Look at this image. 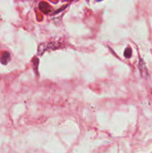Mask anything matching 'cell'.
<instances>
[{"label":"cell","mask_w":152,"mask_h":153,"mask_svg":"<svg viewBox=\"0 0 152 153\" xmlns=\"http://www.w3.org/2000/svg\"><path fill=\"white\" fill-rule=\"evenodd\" d=\"M131 53H132V50L130 47L126 48V49L125 50V53H124V55H125V58H130L131 56Z\"/></svg>","instance_id":"obj_3"},{"label":"cell","mask_w":152,"mask_h":153,"mask_svg":"<svg viewBox=\"0 0 152 153\" xmlns=\"http://www.w3.org/2000/svg\"><path fill=\"white\" fill-rule=\"evenodd\" d=\"M10 54H9L8 52H4L3 55H1V62L3 64H7L8 61H10Z\"/></svg>","instance_id":"obj_2"},{"label":"cell","mask_w":152,"mask_h":153,"mask_svg":"<svg viewBox=\"0 0 152 153\" xmlns=\"http://www.w3.org/2000/svg\"><path fill=\"white\" fill-rule=\"evenodd\" d=\"M39 7H40V10L45 13H48L49 11H50V7H49V5L47 4V3L44 2V1H42V2L40 3V4H39Z\"/></svg>","instance_id":"obj_1"}]
</instances>
